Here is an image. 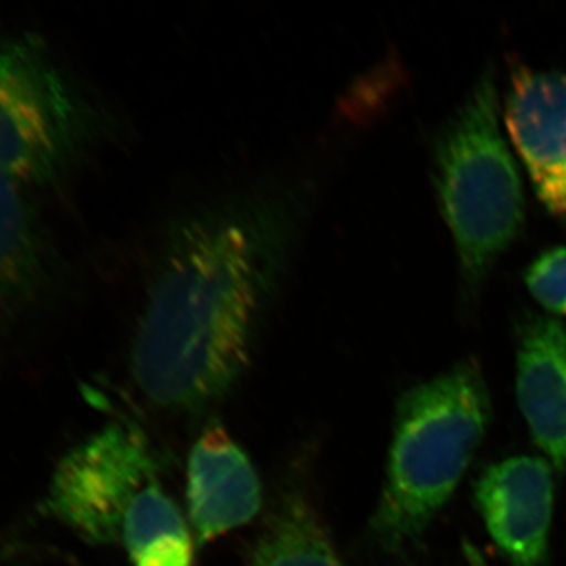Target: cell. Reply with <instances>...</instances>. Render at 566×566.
Segmentation results:
<instances>
[{
    "label": "cell",
    "mask_w": 566,
    "mask_h": 566,
    "mask_svg": "<svg viewBox=\"0 0 566 566\" xmlns=\"http://www.w3.org/2000/svg\"><path fill=\"white\" fill-rule=\"evenodd\" d=\"M524 281L528 292L547 312L566 315V245L539 253L528 264Z\"/></svg>",
    "instance_id": "13"
},
{
    "label": "cell",
    "mask_w": 566,
    "mask_h": 566,
    "mask_svg": "<svg viewBox=\"0 0 566 566\" xmlns=\"http://www.w3.org/2000/svg\"><path fill=\"white\" fill-rule=\"evenodd\" d=\"M161 480L148 486L128 517L120 546L133 566H193V538Z\"/></svg>",
    "instance_id": "12"
},
{
    "label": "cell",
    "mask_w": 566,
    "mask_h": 566,
    "mask_svg": "<svg viewBox=\"0 0 566 566\" xmlns=\"http://www.w3.org/2000/svg\"><path fill=\"white\" fill-rule=\"evenodd\" d=\"M305 214L304 189L274 181L205 203L169 227L132 346L133 379L148 403L199 416L237 386Z\"/></svg>",
    "instance_id": "1"
},
{
    "label": "cell",
    "mask_w": 566,
    "mask_h": 566,
    "mask_svg": "<svg viewBox=\"0 0 566 566\" xmlns=\"http://www.w3.org/2000/svg\"><path fill=\"white\" fill-rule=\"evenodd\" d=\"M158 480L159 461L147 436L133 423H109L62 458L48 509L85 542L120 546L126 521Z\"/></svg>",
    "instance_id": "5"
},
{
    "label": "cell",
    "mask_w": 566,
    "mask_h": 566,
    "mask_svg": "<svg viewBox=\"0 0 566 566\" xmlns=\"http://www.w3.org/2000/svg\"><path fill=\"white\" fill-rule=\"evenodd\" d=\"M245 566H348L311 495L301 486L283 488L264 521Z\"/></svg>",
    "instance_id": "11"
},
{
    "label": "cell",
    "mask_w": 566,
    "mask_h": 566,
    "mask_svg": "<svg viewBox=\"0 0 566 566\" xmlns=\"http://www.w3.org/2000/svg\"><path fill=\"white\" fill-rule=\"evenodd\" d=\"M491 420L479 365L464 360L400 398L370 532L389 553L420 542L455 493Z\"/></svg>",
    "instance_id": "2"
},
{
    "label": "cell",
    "mask_w": 566,
    "mask_h": 566,
    "mask_svg": "<svg viewBox=\"0 0 566 566\" xmlns=\"http://www.w3.org/2000/svg\"><path fill=\"white\" fill-rule=\"evenodd\" d=\"M104 114L36 33L0 35V177L57 185L95 148Z\"/></svg>",
    "instance_id": "4"
},
{
    "label": "cell",
    "mask_w": 566,
    "mask_h": 566,
    "mask_svg": "<svg viewBox=\"0 0 566 566\" xmlns=\"http://www.w3.org/2000/svg\"><path fill=\"white\" fill-rule=\"evenodd\" d=\"M504 118L536 196L566 216V73L513 66Z\"/></svg>",
    "instance_id": "8"
},
{
    "label": "cell",
    "mask_w": 566,
    "mask_h": 566,
    "mask_svg": "<svg viewBox=\"0 0 566 566\" xmlns=\"http://www.w3.org/2000/svg\"><path fill=\"white\" fill-rule=\"evenodd\" d=\"M433 182L465 290L475 292L524 223L523 182L501 128L497 84L486 66L436 139Z\"/></svg>",
    "instance_id": "3"
},
{
    "label": "cell",
    "mask_w": 566,
    "mask_h": 566,
    "mask_svg": "<svg viewBox=\"0 0 566 566\" xmlns=\"http://www.w3.org/2000/svg\"><path fill=\"white\" fill-rule=\"evenodd\" d=\"M29 189L0 177V342L51 303L62 256Z\"/></svg>",
    "instance_id": "6"
},
{
    "label": "cell",
    "mask_w": 566,
    "mask_h": 566,
    "mask_svg": "<svg viewBox=\"0 0 566 566\" xmlns=\"http://www.w3.org/2000/svg\"><path fill=\"white\" fill-rule=\"evenodd\" d=\"M517 405L547 461L566 469V324L528 316L516 353Z\"/></svg>",
    "instance_id": "10"
},
{
    "label": "cell",
    "mask_w": 566,
    "mask_h": 566,
    "mask_svg": "<svg viewBox=\"0 0 566 566\" xmlns=\"http://www.w3.org/2000/svg\"><path fill=\"white\" fill-rule=\"evenodd\" d=\"M3 558H6V551L0 549V566H3Z\"/></svg>",
    "instance_id": "14"
},
{
    "label": "cell",
    "mask_w": 566,
    "mask_h": 566,
    "mask_svg": "<svg viewBox=\"0 0 566 566\" xmlns=\"http://www.w3.org/2000/svg\"><path fill=\"white\" fill-rule=\"evenodd\" d=\"M475 501L510 565L546 566L554 510L549 461L521 455L491 465L476 483Z\"/></svg>",
    "instance_id": "7"
},
{
    "label": "cell",
    "mask_w": 566,
    "mask_h": 566,
    "mask_svg": "<svg viewBox=\"0 0 566 566\" xmlns=\"http://www.w3.org/2000/svg\"><path fill=\"white\" fill-rule=\"evenodd\" d=\"M186 497L199 545L245 526L262 512L263 486L256 469L222 424H208L193 442Z\"/></svg>",
    "instance_id": "9"
}]
</instances>
